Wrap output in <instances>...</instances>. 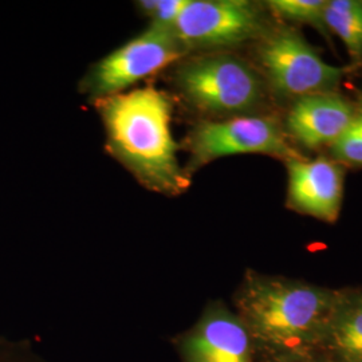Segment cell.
<instances>
[{
  "instance_id": "5b68a950",
  "label": "cell",
  "mask_w": 362,
  "mask_h": 362,
  "mask_svg": "<svg viewBox=\"0 0 362 362\" xmlns=\"http://www.w3.org/2000/svg\"><path fill=\"white\" fill-rule=\"evenodd\" d=\"M185 55L170 30L151 25L91 66L79 90L95 103L128 91L134 83L177 64Z\"/></svg>"
},
{
  "instance_id": "e0dca14e",
  "label": "cell",
  "mask_w": 362,
  "mask_h": 362,
  "mask_svg": "<svg viewBox=\"0 0 362 362\" xmlns=\"http://www.w3.org/2000/svg\"><path fill=\"white\" fill-rule=\"evenodd\" d=\"M302 362H329L326 358H325L324 356H317V357H313L310 360H306V361Z\"/></svg>"
},
{
  "instance_id": "3957f363",
  "label": "cell",
  "mask_w": 362,
  "mask_h": 362,
  "mask_svg": "<svg viewBox=\"0 0 362 362\" xmlns=\"http://www.w3.org/2000/svg\"><path fill=\"white\" fill-rule=\"evenodd\" d=\"M170 81L181 100L207 119L255 115L264 100L258 71L231 52H204L173 65Z\"/></svg>"
},
{
  "instance_id": "7a4b0ae2",
  "label": "cell",
  "mask_w": 362,
  "mask_h": 362,
  "mask_svg": "<svg viewBox=\"0 0 362 362\" xmlns=\"http://www.w3.org/2000/svg\"><path fill=\"white\" fill-rule=\"evenodd\" d=\"M94 105L104 124L106 151L144 188L170 197L189 188L191 176L179 163L172 133V94L143 86Z\"/></svg>"
},
{
  "instance_id": "5bb4252c",
  "label": "cell",
  "mask_w": 362,
  "mask_h": 362,
  "mask_svg": "<svg viewBox=\"0 0 362 362\" xmlns=\"http://www.w3.org/2000/svg\"><path fill=\"white\" fill-rule=\"evenodd\" d=\"M332 160L341 165L362 167V113H357L348 129L330 146Z\"/></svg>"
},
{
  "instance_id": "6da1fadb",
  "label": "cell",
  "mask_w": 362,
  "mask_h": 362,
  "mask_svg": "<svg viewBox=\"0 0 362 362\" xmlns=\"http://www.w3.org/2000/svg\"><path fill=\"white\" fill-rule=\"evenodd\" d=\"M338 293L248 272L235 294V306L257 354L267 362H302L322 351Z\"/></svg>"
},
{
  "instance_id": "4fadbf2b",
  "label": "cell",
  "mask_w": 362,
  "mask_h": 362,
  "mask_svg": "<svg viewBox=\"0 0 362 362\" xmlns=\"http://www.w3.org/2000/svg\"><path fill=\"white\" fill-rule=\"evenodd\" d=\"M325 6L326 0H272L267 3V7L275 16L288 22L309 25L327 37Z\"/></svg>"
},
{
  "instance_id": "7c38bea8",
  "label": "cell",
  "mask_w": 362,
  "mask_h": 362,
  "mask_svg": "<svg viewBox=\"0 0 362 362\" xmlns=\"http://www.w3.org/2000/svg\"><path fill=\"white\" fill-rule=\"evenodd\" d=\"M325 25L344 42L350 57L362 58V1L326 0Z\"/></svg>"
},
{
  "instance_id": "8fae6325",
  "label": "cell",
  "mask_w": 362,
  "mask_h": 362,
  "mask_svg": "<svg viewBox=\"0 0 362 362\" xmlns=\"http://www.w3.org/2000/svg\"><path fill=\"white\" fill-rule=\"evenodd\" d=\"M322 353L329 362H362V291H339Z\"/></svg>"
},
{
  "instance_id": "52a82bcc",
  "label": "cell",
  "mask_w": 362,
  "mask_h": 362,
  "mask_svg": "<svg viewBox=\"0 0 362 362\" xmlns=\"http://www.w3.org/2000/svg\"><path fill=\"white\" fill-rule=\"evenodd\" d=\"M170 31L187 52H219L262 38L266 19L248 0H188Z\"/></svg>"
},
{
  "instance_id": "8992f818",
  "label": "cell",
  "mask_w": 362,
  "mask_h": 362,
  "mask_svg": "<svg viewBox=\"0 0 362 362\" xmlns=\"http://www.w3.org/2000/svg\"><path fill=\"white\" fill-rule=\"evenodd\" d=\"M258 59L267 85L281 97L334 93L346 70L329 65L297 30L282 27L262 37Z\"/></svg>"
},
{
  "instance_id": "9a60e30c",
  "label": "cell",
  "mask_w": 362,
  "mask_h": 362,
  "mask_svg": "<svg viewBox=\"0 0 362 362\" xmlns=\"http://www.w3.org/2000/svg\"><path fill=\"white\" fill-rule=\"evenodd\" d=\"M188 0H140L139 11L151 21L152 26L170 30L187 6Z\"/></svg>"
},
{
  "instance_id": "277c9868",
  "label": "cell",
  "mask_w": 362,
  "mask_h": 362,
  "mask_svg": "<svg viewBox=\"0 0 362 362\" xmlns=\"http://www.w3.org/2000/svg\"><path fill=\"white\" fill-rule=\"evenodd\" d=\"M182 148L189 153L185 167L191 176L209 163L236 155L272 156L297 158L282 125L270 116L247 115L224 119H203L187 134Z\"/></svg>"
},
{
  "instance_id": "ba28073f",
  "label": "cell",
  "mask_w": 362,
  "mask_h": 362,
  "mask_svg": "<svg viewBox=\"0 0 362 362\" xmlns=\"http://www.w3.org/2000/svg\"><path fill=\"white\" fill-rule=\"evenodd\" d=\"M177 350L182 362H255L257 356L243 321L219 300L179 337Z\"/></svg>"
},
{
  "instance_id": "30bf717a",
  "label": "cell",
  "mask_w": 362,
  "mask_h": 362,
  "mask_svg": "<svg viewBox=\"0 0 362 362\" xmlns=\"http://www.w3.org/2000/svg\"><path fill=\"white\" fill-rule=\"evenodd\" d=\"M356 115L353 105L339 94H313L296 100L287 115L286 128L300 145L318 149L336 143Z\"/></svg>"
},
{
  "instance_id": "9c48e42d",
  "label": "cell",
  "mask_w": 362,
  "mask_h": 362,
  "mask_svg": "<svg viewBox=\"0 0 362 362\" xmlns=\"http://www.w3.org/2000/svg\"><path fill=\"white\" fill-rule=\"evenodd\" d=\"M288 184L287 206L299 214L334 223L342 207L345 172L327 157L286 161Z\"/></svg>"
},
{
  "instance_id": "2e32d148",
  "label": "cell",
  "mask_w": 362,
  "mask_h": 362,
  "mask_svg": "<svg viewBox=\"0 0 362 362\" xmlns=\"http://www.w3.org/2000/svg\"><path fill=\"white\" fill-rule=\"evenodd\" d=\"M0 362H46L26 342L0 339Z\"/></svg>"
}]
</instances>
